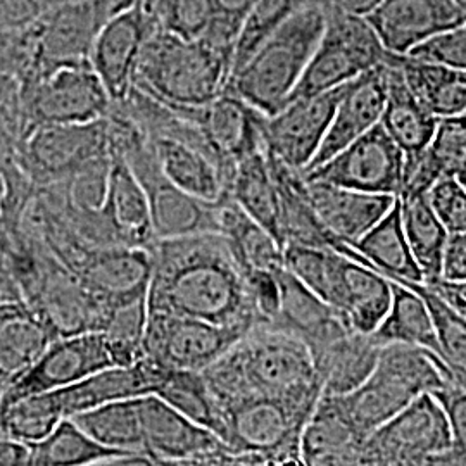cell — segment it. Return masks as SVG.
<instances>
[{
	"label": "cell",
	"instance_id": "cell-1",
	"mask_svg": "<svg viewBox=\"0 0 466 466\" xmlns=\"http://www.w3.org/2000/svg\"><path fill=\"white\" fill-rule=\"evenodd\" d=\"M149 250V311L242 330L261 323L246 275L221 233L159 238Z\"/></svg>",
	"mask_w": 466,
	"mask_h": 466
},
{
	"label": "cell",
	"instance_id": "cell-2",
	"mask_svg": "<svg viewBox=\"0 0 466 466\" xmlns=\"http://www.w3.org/2000/svg\"><path fill=\"white\" fill-rule=\"evenodd\" d=\"M219 408L250 396H287L323 385L299 337L267 323L256 325L217 361L202 370Z\"/></svg>",
	"mask_w": 466,
	"mask_h": 466
},
{
	"label": "cell",
	"instance_id": "cell-3",
	"mask_svg": "<svg viewBox=\"0 0 466 466\" xmlns=\"http://www.w3.org/2000/svg\"><path fill=\"white\" fill-rule=\"evenodd\" d=\"M134 0H65L28 26L0 34V63L25 82L52 69L90 63L106 21Z\"/></svg>",
	"mask_w": 466,
	"mask_h": 466
},
{
	"label": "cell",
	"instance_id": "cell-4",
	"mask_svg": "<svg viewBox=\"0 0 466 466\" xmlns=\"http://www.w3.org/2000/svg\"><path fill=\"white\" fill-rule=\"evenodd\" d=\"M232 65V52L206 36L184 38L159 26L138 57L134 86L169 106H199L227 90Z\"/></svg>",
	"mask_w": 466,
	"mask_h": 466
},
{
	"label": "cell",
	"instance_id": "cell-5",
	"mask_svg": "<svg viewBox=\"0 0 466 466\" xmlns=\"http://www.w3.org/2000/svg\"><path fill=\"white\" fill-rule=\"evenodd\" d=\"M321 392L233 400L219 408L218 437L240 465H300V435Z\"/></svg>",
	"mask_w": 466,
	"mask_h": 466
},
{
	"label": "cell",
	"instance_id": "cell-6",
	"mask_svg": "<svg viewBox=\"0 0 466 466\" xmlns=\"http://www.w3.org/2000/svg\"><path fill=\"white\" fill-rule=\"evenodd\" d=\"M325 28L319 7H302L277 28L230 76L227 90L265 116L289 102Z\"/></svg>",
	"mask_w": 466,
	"mask_h": 466
},
{
	"label": "cell",
	"instance_id": "cell-7",
	"mask_svg": "<svg viewBox=\"0 0 466 466\" xmlns=\"http://www.w3.org/2000/svg\"><path fill=\"white\" fill-rule=\"evenodd\" d=\"M450 365L432 350L408 344L382 346L365 382L348 394H335L358 431L370 435L421 394L444 387Z\"/></svg>",
	"mask_w": 466,
	"mask_h": 466
},
{
	"label": "cell",
	"instance_id": "cell-8",
	"mask_svg": "<svg viewBox=\"0 0 466 466\" xmlns=\"http://www.w3.org/2000/svg\"><path fill=\"white\" fill-rule=\"evenodd\" d=\"M387 57L389 50L383 47L367 16L329 11L315 54L289 100L317 96L348 84L385 63Z\"/></svg>",
	"mask_w": 466,
	"mask_h": 466
},
{
	"label": "cell",
	"instance_id": "cell-9",
	"mask_svg": "<svg viewBox=\"0 0 466 466\" xmlns=\"http://www.w3.org/2000/svg\"><path fill=\"white\" fill-rule=\"evenodd\" d=\"M107 116L88 123L40 125L23 135L16 165L35 187L63 182L92 163L109 157Z\"/></svg>",
	"mask_w": 466,
	"mask_h": 466
},
{
	"label": "cell",
	"instance_id": "cell-10",
	"mask_svg": "<svg viewBox=\"0 0 466 466\" xmlns=\"http://www.w3.org/2000/svg\"><path fill=\"white\" fill-rule=\"evenodd\" d=\"M19 92L25 125L23 135L40 125L102 119L113 107V100L90 63L56 67L49 73L19 82Z\"/></svg>",
	"mask_w": 466,
	"mask_h": 466
},
{
	"label": "cell",
	"instance_id": "cell-11",
	"mask_svg": "<svg viewBox=\"0 0 466 466\" xmlns=\"http://www.w3.org/2000/svg\"><path fill=\"white\" fill-rule=\"evenodd\" d=\"M450 420L433 394H421L370 433L360 465L433 466L451 450Z\"/></svg>",
	"mask_w": 466,
	"mask_h": 466
},
{
	"label": "cell",
	"instance_id": "cell-12",
	"mask_svg": "<svg viewBox=\"0 0 466 466\" xmlns=\"http://www.w3.org/2000/svg\"><path fill=\"white\" fill-rule=\"evenodd\" d=\"M144 452L152 465H238L209 429L171 408L156 394L140 398Z\"/></svg>",
	"mask_w": 466,
	"mask_h": 466
},
{
	"label": "cell",
	"instance_id": "cell-13",
	"mask_svg": "<svg viewBox=\"0 0 466 466\" xmlns=\"http://www.w3.org/2000/svg\"><path fill=\"white\" fill-rule=\"evenodd\" d=\"M169 107L199 130L228 185L235 167L242 159L265 150L267 116L228 90L199 106Z\"/></svg>",
	"mask_w": 466,
	"mask_h": 466
},
{
	"label": "cell",
	"instance_id": "cell-14",
	"mask_svg": "<svg viewBox=\"0 0 466 466\" xmlns=\"http://www.w3.org/2000/svg\"><path fill=\"white\" fill-rule=\"evenodd\" d=\"M248 332L196 318L149 311L144 358L167 370L202 371Z\"/></svg>",
	"mask_w": 466,
	"mask_h": 466
},
{
	"label": "cell",
	"instance_id": "cell-15",
	"mask_svg": "<svg viewBox=\"0 0 466 466\" xmlns=\"http://www.w3.org/2000/svg\"><path fill=\"white\" fill-rule=\"evenodd\" d=\"M404 163L400 146L379 123L330 159L302 175L306 180L398 198L404 184Z\"/></svg>",
	"mask_w": 466,
	"mask_h": 466
},
{
	"label": "cell",
	"instance_id": "cell-16",
	"mask_svg": "<svg viewBox=\"0 0 466 466\" xmlns=\"http://www.w3.org/2000/svg\"><path fill=\"white\" fill-rule=\"evenodd\" d=\"M325 263L315 294L337 309L352 330L375 332L390 308V280L332 248Z\"/></svg>",
	"mask_w": 466,
	"mask_h": 466
},
{
	"label": "cell",
	"instance_id": "cell-17",
	"mask_svg": "<svg viewBox=\"0 0 466 466\" xmlns=\"http://www.w3.org/2000/svg\"><path fill=\"white\" fill-rule=\"evenodd\" d=\"M157 28L159 21L144 0H134L100 28L90 52V65L113 104L127 99L130 94L138 57Z\"/></svg>",
	"mask_w": 466,
	"mask_h": 466
},
{
	"label": "cell",
	"instance_id": "cell-18",
	"mask_svg": "<svg viewBox=\"0 0 466 466\" xmlns=\"http://www.w3.org/2000/svg\"><path fill=\"white\" fill-rule=\"evenodd\" d=\"M346 84L309 97L289 100L265 121V149L287 167L304 171L317 156Z\"/></svg>",
	"mask_w": 466,
	"mask_h": 466
},
{
	"label": "cell",
	"instance_id": "cell-19",
	"mask_svg": "<svg viewBox=\"0 0 466 466\" xmlns=\"http://www.w3.org/2000/svg\"><path fill=\"white\" fill-rule=\"evenodd\" d=\"M109 367H115V363L102 333L59 335L34 367L0 396V400L65 389Z\"/></svg>",
	"mask_w": 466,
	"mask_h": 466
},
{
	"label": "cell",
	"instance_id": "cell-20",
	"mask_svg": "<svg viewBox=\"0 0 466 466\" xmlns=\"http://www.w3.org/2000/svg\"><path fill=\"white\" fill-rule=\"evenodd\" d=\"M152 259L147 248H90L73 273L102 313L127 302L147 298ZM102 329V327H100Z\"/></svg>",
	"mask_w": 466,
	"mask_h": 466
},
{
	"label": "cell",
	"instance_id": "cell-21",
	"mask_svg": "<svg viewBox=\"0 0 466 466\" xmlns=\"http://www.w3.org/2000/svg\"><path fill=\"white\" fill-rule=\"evenodd\" d=\"M367 19L385 49L406 56L433 35L463 23L466 16L452 0H382Z\"/></svg>",
	"mask_w": 466,
	"mask_h": 466
},
{
	"label": "cell",
	"instance_id": "cell-22",
	"mask_svg": "<svg viewBox=\"0 0 466 466\" xmlns=\"http://www.w3.org/2000/svg\"><path fill=\"white\" fill-rule=\"evenodd\" d=\"M387 99V61L346 84L323 144L304 171L330 159L382 119ZM302 171V173H304Z\"/></svg>",
	"mask_w": 466,
	"mask_h": 466
},
{
	"label": "cell",
	"instance_id": "cell-23",
	"mask_svg": "<svg viewBox=\"0 0 466 466\" xmlns=\"http://www.w3.org/2000/svg\"><path fill=\"white\" fill-rule=\"evenodd\" d=\"M367 435L335 394H321L300 435V465H360Z\"/></svg>",
	"mask_w": 466,
	"mask_h": 466
},
{
	"label": "cell",
	"instance_id": "cell-24",
	"mask_svg": "<svg viewBox=\"0 0 466 466\" xmlns=\"http://www.w3.org/2000/svg\"><path fill=\"white\" fill-rule=\"evenodd\" d=\"M306 184L321 225L337 240L350 246L373 228L398 199L389 194L361 192L319 180H306Z\"/></svg>",
	"mask_w": 466,
	"mask_h": 466
},
{
	"label": "cell",
	"instance_id": "cell-25",
	"mask_svg": "<svg viewBox=\"0 0 466 466\" xmlns=\"http://www.w3.org/2000/svg\"><path fill=\"white\" fill-rule=\"evenodd\" d=\"M100 215L104 218L113 246L149 249L154 244L156 235L147 196L127 161L113 150L107 192Z\"/></svg>",
	"mask_w": 466,
	"mask_h": 466
},
{
	"label": "cell",
	"instance_id": "cell-26",
	"mask_svg": "<svg viewBox=\"0 0 466 466\" xmlns=\"http://www.w3.org/2000/svg\"><path fill=\"white\" fill-rule=\"evenodd\" d=\"M165 368L142 358L130 367H109L86 377L80 382L54 390L65 418L113 400L142 398L154 394Z\"/></svg>",
	"mask_w": 466,
	"mask_h": 466
},
{
	"label": "cell",
	"instance_id": "cell-27",
	"mask_svg": "<svg viewBox=\"0 0 466 466\" xmlns=\"http://www.w3.org/2000/svg\"><path fill=\"white\" fill-rule=\"evenodd\" d=\"M332 249L350 259L373 268L385 279L400 282H423V271L417 263L400 221V198L385 217L352 246L333 238Z\"/></svg>",
	"mask_w": 466,
	"mask_h": 466
},
{
	"label": "cell",
	"instance_id": "cell-28",
	"mask_svg": "<svg viewBox=\"0 0 466 466\" xmlns=\"http://www.w3.org/2000/svg\"><path fill=\"white\" fill-rule=\"evenodd\" d=\"M439 117L433 116L427 106L418 99L406 84L396 54L387 57V99L383 106L380 125L390 138L400 146L406 163L418 159L429 147Z\"/></svg>",
	"mask_w": 466,
	"mask_h": 466
},
{
	"label": "cell",
	"instance_id": "cell-29",
	"mask_svg": "<svg viewBox=\"0 0 466 466\" xmlns=\"http://www.w3.org/2000/svg\"><path fill=\"white\" fill-rule=\"evenodd\" d=\"M267 325L299 337L309 352L350 329L337 309L319 299L285 268L280 271V309Z\"/></svg>",
	"mask_w": 466,
	"mask_h": 466
},
{
	"label": "cell",
	"instance_id": "cell-30",
	"mask_svg": "<svg viewBox=\"0 0 466 466\" xmlns=\"http://www.w3.org/2000/svg\"><path fill=\"white\" fill-rule=\"evenodd\" d=\"M56 337L25 300L0 302V379L7 389L34 367Z\"/></svg>",
	"mask_w": 466,
	"mask_h": 466
},
{
	"label": "cell",
	"instance_id": "cell-31",
	"mask_svg": "<svg viewBox=\"0 0 466 466\" xmlns=\"http://www.w3.org/2000/svg\"><path fill=\"white\" fill-rule=\"evenodd\" d=\"M147 138L157 165L171 184L206 202L228 198L225 175L204 150L171 137L147 135Z\"/></svg>",
	"mask_w": 466,
	"mask_h": 466
},
{
	"label": "cell",
	"instance_id": "cell-32",
	"mask_svg": "<svg viewBox=\"0 0 466 466\" xmlns=\"http://www.w3.org/2000/svg\"><path fill=\"white\" fill-rule=\"evenodd\" d=\"M382 346L371 333L346 330L311 350L313 365L323 385L321 394H348L367 380Z\"/></svg>",
	"mask_w": 466,
	"mask_h": 466
},
{
	"label": "cell",
	"instance_id": "cell-33",
	"mask_svg": "<svg viewBox=\"0 0 466 466\" xmlns=\"http://www.w3.org/2000/svg\"><path fill=\"white\" fill-rule=\"evenodd\" d=\"M267 154L279 192V219L283 248L287 244L332 248L335 237L317 217L302 171L287 167L269 152Z\"/></svg>",
	"mask_w": 466,
	"mask_h": 466
},
{
	"label": "cell",
	"instance_id": "cell-34",
	"mask_svg": "<svg viewBox=\"0 0 466 466\" xmlns=\"http://www.w3.org/2000/svg\"><path fill=\"white\" fill-rule=\"evenodd\" d=\"M465 159L466 115L439 117L429 147L413 163L404 165L400 194H427L435 182L456 177Z\"/></svg>",
	"mask_w": 466,
	"mask_h": 466
},
{
	"label": "cell",
	"instance_id": "cell-35",
	"mask_svg": "<svg viewBox=\"0 0 466 466\" xmlns=\"http://www.w3.org/2000/svg\"><path fill=\"white\" fill-rule=\"evenodd\" d=\"M218 233L232 250L244 275L250 271L283 269V248L258 221L248 217L230 198L219 202Z\"/></svg>",
	"mask_w": 466,
	"mask_h": 466
},
{
	"label": "cell",
	"instance_id": "cell-36",
	"mask_svg": "<svg viewBox=\"0 0 466 466\" xmlns=\"http://www.w3.org/2000/svg\"><path fill=\"white\" fill-rule=\"evenodd\" d=\"M228 198L248 217L258 221L263 228H267L282 246L279 219V192L268 161L267 149L252 154L237 165L228 185Z\"/></svg>",
	"mask_w": 466,
	"mask_h": 466
},
{
	"label": "cell",
	"instance_id": "cell-37",
	"mask_svg": "<svg viewBox=\"0 0 466 466\" xmlns=\"http://www.w3.org/2000/svg\"><path fill=\"white\" fill-rule=\"evenodd\" d=\"M406 84L433 116L466 115V71L396 54Z\"/></svg>",
	"mask_w": 466,
	"mask_h": 466
},
{
	"label": "cell",
	"instance_id": "cell-38",
	"mask_svg": "<svg viewBox=\"0 0 466 466\" xmlns=\"http://www.w3.org/2000/svg\"><path fill=\"white\" fill-rule=\"evenodd\" d=\"M392 300L387 315L377 330L371 333L373 339L380 344H408L421 350H432L433 354L442 358L437 333L433 327L431 311L417 290L392 282Z\"/></svg>",
	"mask_w": 466,
	"mask_h": 466
},
{
	"label": "cell",
	"instance_id": "cell-39",
	"mask_svg": "<svg viewBox=\"0 0 466 466\" xmlns=\"http://www.w3.org/2000/svg\"><path fill=\"white\" fill-rule=\"evenodd\" d=\"M400 204L402 228L423 271V282L441 279L442 254L450 232L435 215L427 194H400Z\"/></svg>",
	"mask_w": 466,
	"mask_h": 466
},
{
	"label": "cell",
	"instance_id": "cell-40",
	"mask_svg": "<svg viewBox=\"0 0 466 466\" xmlns=\"http://www.w3.org/2000/svg\"><path fill=\"white\" fill-rule=\"evenodd\" d=\"M71 420L102 446L146 454L140 398L106 402Z\"/></svg>",
	"mask_w": 466,
	"mask_h": 466
},
{
	"label": "cell",
	"instance_id": "cell-41",
	"mask_svg": "<svg viewBox=\"0 0 466 466\" xmlns=\"http://www.w3.org/2000/svg\"><path fill=\"white\" fill-rule=\"evenodd\" d=\"M132 452L134 451L113 450L102 446L82 431L71 418H63L46 439L32 446L30 465H104L116 456Z\"/></svg>",
	"mask_w": 466,
	"mask_h": 466
},
{
	"label": "cell",
	"instance_id": "cell-42",
	"mask_svg": "<svg viewBox=\"0 0 466 466\" xmlns=\"http://www.w3.org/2000/svg\"><path fill=\"white\" fill-rule=\"evenodd\" d=\"M65 418L54 390L0 400V435L34 446Z\"/></svg>",
	"mask_w": 466,
	"mask_h": 466
},
{
	"label": "cell",
	"instance_id": "cell-43",
	"mask_svg": "<svg viewBox=\"0 0 466 466\" xmlns=\"http://www.w3.org/2000/svg\"><path fill=\"white\" fill-rule=\"evenodd\" d=\"M154 394L185 417L198 421L199 425L218 435V427H219L218 404L206 383L202 371L165 368L163 377Z\"/></svg>",
	"mask_w": 466,
	"mask_h": 466
},
{
	"label": "cell",
	"instance_id": "cell-44",
	"mask_svg": "<svg viewBox=\"0 0 466 466\" xmlns=\"http://www.w3.org/2000/svg\"><path fill=\"white\" fill-rule=\"evenodd\" d=\"M147 298L113 308L102 323L115 367H130L144 358V335L147 325Z\"/></svg>",
	"mask_w": 466,
	"mask_h": 466
},
{
	"label": "cell",
	"instance_id": "cell-45",
	"mask_svg": "<svg viewBox=\"0 0 466 466\" xmlns=\"http://www.w3.org/2000/svg\"><path fill=\"white\" fill-rule=\"evenodd\" d=\"M398 283L417 290L421 299L425 300L432 317L442 360L451 368L466 371V318L454 306H451L437 290H433L431 285L408 280Z\"/></svg>",
	"mask_w": 466,
	"mask_h": 466
},
{
	"label": "cell",
	"instance_id": "cell-46",
	"mask_svg": "<svg viewBox=\"0 0 466 466\" xmlns=\"http://www.w3.org/2000/svg\"><path fill=\"white\" fill-rule=\"evenodd\" d=\"M302 7V0H256L237 36L232 75L242 67L269 35Z\"/></svg>",
	"mask_w": 466,
	"mask_h": 466
},
{
	"label": "cell",
	"instance_id": "cell-47",
	"mask_svg": "<svg viewBox=\"0 0 466 466\" xmlns=\"http://www.w3.org/2000/svg\"><path fill=\"white\" fill-rule=\"evenodd\" d=\"M433 396L442 404L450 420L452 446L441 454L433 466L466 465V371L450 367L444 387Z\"/></svg>",
	"mask_w": 466,
	"mask_h": 466
},
{
	"label": "cell",
	"instance_id": "cell-48",
	"mask_svg": "<svg viewBox=\"0 0 466 466\" xmlns=\"http://www.w3.org/2000/svg\"><path fill=\"white\" fill-rule=\"evenodd\" d=\"M159 26L184 38H199L215 17V0H144Z\"/></svg>",
	"mask_w": 466,
	"mask_h": 466
},
{
	"label": "cell",
	"instance_id": "cell-49",
	"mask_svg": "<svg viewBox=\"0 0 466 466\" xmlns=\"http://www.w3.org/2000/svg\"><path fill=\"white\" fill-rule=\"evenodd\" d=\"M406 56L466 71V19L463 23L442 30L429 40L418 44Z\"/></svg>",
	"mask_w": 466,
	"mask_h": 466
},
{
	"label": "cell",
	"instance_id": "cell-50",
	"mask_svg": "<svg viewBox=\"0 0 466 466\" xmlns=\"http://www.w3.org/2000/svg\"><path fill=\"white\" fill-rule=\"evenodd\" d=\"M427 198L448 232H466V190L454 177L435 182Z\"/></svg>",
	"mask_w": 466,
	"mask_h": 466
},
{
	"label": "cell",
	"instance_id": "cell-51",
	"mask_svg": "<svg viewBox=\"0 0 466 466\" xmlns=\"http://www.w3.org/2000/svg\"><path fill=\"white\" fill-rule=\"evenodd\" d=\"M254 2L256 0H215V17L202 36L233 54L240 26Z\"/></svg>",
	"mask_w": 466,
	"mask_h": 466
},
{
	"label": "cell",
	"instance_id": "cell-52",
	"mask_svg": "<svg viewBox=\"0 0 466 466\" xmlns=\"http://www.w3.org/2000/svg\"><path fill=\"white\" fill-rule=\"evenodd\" d=\"M65 0H0V34L17 32Z\"/></svg>",
	"mask_w": 466,
	"mask_h": 466
},
{
	"label": "cell",
	"instance_id": "cell-53",
	"mask_svg": "<svg viewBox=\"0 0 466 466\" xmlns=\"http://www.w3.org/2000/svg\"><path fill=\"white\" fill-rule=\"evenodd\" d=\"M441 279L446 282H466V232L450 233L442 254Z\"/></svg>",
	"mask_w": 466,
	"mask_h": 466
},
{
	"label": "cell",
	"instance_id": "cell-54",
	"mask_svg": "<svg viewBox=\"0 0 466 466\" xmlns=\"http://www.w3.org/2000/svg\"><path fill=\"white\" fill-rule=\"evenodd\" d=\"M13 230L0 221V302L21 299L9 259V254L13 249Z\"/></svg>",
	"mask_w": 466,
	"mask_h": 466
},
{
	"label": "cell",
	"instance_id": "cell-55",
	"mask_svg": "<svg viewBox=\"0 0 466 466\" xmlns=\"http://www.w3.org/2000/svg\"><path fill=\"white\" fill-rule=\"evenodd\" d=\"M382 0H302L304 7H319L323 13L342 11L358 16H368Z\"/></svg>",
	"mask_w": 466,
	"mask_h": 466
},
{
	"label": "cell",
	"instance_id": "cell-56",
	"mask_svg": "<svg viewBox=\"0 0 466 466\" xmlns=\"http://www.w3.org/2000/svg\"><path fill=\"white\" fill-rule=\"evenodd\" d=\"M32 446L7 435H0V466L30 465Z\"/></svg>",
	"mask_w": 466,
	"mask_h": 466
},
{
	"label": "cell",
	"instance_id": "cell-57",
	"mask_svg": "<svg viewBox=\"0 0 466 466\" xmlns=\"http://www.w3.org/2000/svg\"><path fill=\"white\" fill-rule=\"evenodd\" d=\"M423 283L431 285L433 290H437L451 306H454L466 318V282H446L442 279H437L432 282Z\"/></svg>",
	"mask_w": 466,
	"mask_h": 466
},
{
	"label": "cell",
	"instance_id": "cell-58",
	"mask_svg": "<svg viewBox=\"0 0 466 466\" xmlns=\"http://www.w3.org/2000/svg\"><path fill=\"white\" fill-rule=\"evenodd\" d=\"M454 178H456V180H458V182H460V184L463 185V187H465V190H466V159H465V163H463V165H461V167H460V169H458V173H456V177H454Z\"/></svg>",
	"mask_w": 466,
	"mask_h": 466
},
{
	"label": "cell",
	"instance_id": "cell-59",
	"mask_svg": "<svg viewBox=\"0 0 466 466\" xmlns=\"http://www.w3.org/2000/svg\"><path fill=\"white\" fill-rule=\"evenodd\" d=\"M4 198H5V184L0 175V219H2V208H4Z\"/></svg>",
	"mask_w": 466,
	"mask_h": 466
},
{
	"label": "cell",
	"instance_id": "cell-60",
	"mask_svg": "<svg viewBox=\"0 0 466 466\" xmlns=\"http://www.w3.org/2000/svg\"><path fill=\"white\" fill-rule=\"evenodd\" d=\"M452 2H454V5L466 16V0H452Z\"/></svg>",
	"mask_w": 466,
	"mask_h": 466
},
{
	"label": "cell",
	"instance_id": "cell-61",
	"mask_svg": "<svg viewBox=\"0 0 466 466\" xmlns=\"http://www.w3.org/2000/svg\"><path fill=\"white\" fill-rule=\"evenodd\" d=\"M0 71H4V69H2V65H0Z\"/></svg>",
	"mask_w": 466,
	"mask_h": 466
}]
</instances>
